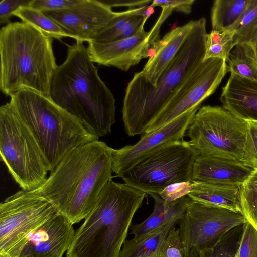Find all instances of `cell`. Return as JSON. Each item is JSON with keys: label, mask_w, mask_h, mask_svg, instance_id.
Segmentation results:
<instances>
[{"label": "cell", "mask_w": 257, "mask_h": 257, "mask_svg": "<svg viewBox=\"0 0 257 257\" xmlns=\"http://www.w3.org/2000/svg\"><path fill=\"white\" fill-rule=\"evenodd\" d=\"M146 257H158V251L150 255V256H146Z\"/></svg>", "instance_id": "42"}, {"label": "cell", "mask_w": 257, "mask_h": 257, "mask_svg": "<svg viewBox=\"0 0 257 257\" xmlns=\"http://www.w3.org/2000/svg\"><path fill=\"white\" fill-rule=\"evenodd\" d=\"M149 195L154 201V210L144 221L131 226V234L134 237L141 236L170 222H179L191 201L188 195L173 201L167 202L157 194Z\"/></svg>", "instance_id": "20"}, {"label": "cell", "mask_w": 257, "mask_h": 257, "mask_svg": "<svg viewBox=\"0 0 257 257\" xmlns=\"http://www.w3.org/2000/svg\"><path fill=\"white\" fill-rule=\"evenodd\" d=\"M247 222L241 213L191 200L179 220L180 238L186 254L212 245L231 229Z\"/></svg>", "instance_id": "12"}, {"label": "cell", "mask_w": 257, "mask_h": 257, "mask_svg": "<svg viewBox=\"0 0 257 257\" xmlns=\"http://www.w3.org/2000/svg\"><path fill=\"white\" fill-rule=\"evenodd\" d=\"M194 2V0H154L150 5L154 8L156 6L168 7L173 11L175 10L185 14H189L192 11V6Z\"/></svg>", "instance_id": "37"}, {"label": "cell", "mask_w": 257, "mask_h": 257, "mask_svg": "<svg viewBox=\"0 0 257 257\" xmlns=\"http://www.w3.org/2000/svg\"><path fill=\"white\" fill-rule=\"evenodd\" d=\"M234 32L228 29L223 31L212 30L208 33L204 60L212 58H221L227 62L235 45Z\"/></svg>", "instance_id": "29"}, {"label": "cell", "mask_w": 257, "mask_h": 257, "mask_svg": "<svg viewBox=\"0 0 257 257\" xmlns=\"http://www.w3.org/2000/svg\"><path fill=\"white\" fill-rule=\"evenodd\" d=\"M235 257H237L236 255Z\"/></svg>", "instance_id": "44"}, {"label": "cell", "mask_w": 257, "mask_h": 257, "mask_svg": "<svg viewBox=\"0 0 257 257\" xmlns=\"http://www.w3.org/2000/svg\"><path fill=\"white\" fill-rule=\"evenodd\" d=\"M104 5L112 8L114 7H127L129 8L143 7L149 6L151 0H99Z\"/></svg>", "instance_id": "38"}, {"label": "cell", "mask_w": 257, "mask_h": 257, "mask_svg": "<svg viewBox=\"0 0 257 257\" xmlns=\"http://www.w3.org/2000/svg\"><path fill=\"white\" fill-rule=\"evenodd\" d=\"M49 97L97 138L111 132L115 122V100L83 42L68 46L66 59L53 75Z\"/></svg>", "instance_id": "2"}, {"label": "cell", "mask_w": 257, "mask_h": 257, "mask_svg": "<svg viewBox=\"0 0 257 257\" xmlns=\"http://www.w3.org/2000/svg\"><path fill=\"white\" fill-rule=\"evenodd\" d=\"M253 170L240 162L199 154L193 165L192 181L241 186Z\"/></svg>", "instance_id": "17"}, {"label": "cell", "mask_w": 257, "mask_h": 257, "mask_svg": "<svg viewBox=\"0 0 257 257\" xmlns=\"http://www.w3.org/2000/svg\"><path fill=\"white\" fill-rule=\"evenodd\" d=\"M79 2V0H31L29 6L44 12L69 7Z\"/></svg>", "instance_id": "36"}, {"label": "cell", "mask_w": 257, "mask_h": 257, "mask_svg": "<svg viewBox=\"0 0 257 257\" xmlns=\"http://www.w3.org/2000/svg\"><path fill=\"white\" fill-rule=\"evenodd\" d=\"M1 160L22 189L35 190L51 168L36 138L9 102L0 108Z\"/></svg>", "instance_id": "7"}, {"label": "cell", "mask_w": 257, "mask_h": 257, "mask_svg": "<svg viewBox=\"0 0 257 257\" xmlns=\"http://www.w3.org/2000/svg\"><path fill=\"white\" fill-rule=\"evenodd\" d=\"M31 0H2L0 2V24L10 23L14 13L19 8L29 6Z\"/></svg>", "instance_id": "35"}, {"label": "cell", "mask_w": 257, "mask_h": 257, "mask_svg": "<svg viewBox=\"0 0 257 257\" xmlns=\"http://www.w3.org/2000/svg\"><path fill=\"white\" fill-rule=\"evenodd\" d=\"M146 193L111 179L75 231L66 257H119Z\"/></svg>", "instance_id": "4"}, {"label": "cell", "mask_w": 257, "mask_h": 257, "mask_svg": "<svg viewBox=\"0 0 257 257\" xmlns=\"http://www.w3.org/2000/svg\"><path fill=\"white\" fill-rule=\"evenodd\" d=\"M243 225L231 229L211 246L198 251L199 257H235L240 246Z\"/></svg>", "instance_id": "27"}, {"label": "cell", "mask_w": 257, "mask_h": 257, "mask_svg": "<svg viewBox=\"0 0 257 257\" xmlns=\"http://www.w3.org/2000/svg\"><path fill=\"white\" fill-rule=\"evenodd\" d=\"M237 257H257V231L249 223L243 225V229Z\"/></svg>", "instance_id": "32"}, {"label": "cell", "mask_w": 257, "mask_h": 257, "mask_svg": "<svg viewBox=\"0 0 257 257\" xmlns=\"http://www.w3.org/2000/svg\"><path fill=\"white\" fill-rule=\"evenodd\" d=\"M222 106L246 121H257V81L231 74L222 88Z\"/></svg>", "instance_id": "19"}, {"label": "cell", "mask_w": 257, "mask_h": 257, "mask_svg": "<svg viewBox=\"0 0 257 257\" xmlns=\"http://www.w3.org/2000/svg\"><path fill=\"white\" fill-rule=\"evenodd\" d=\"M192 182L193 188L188 195L192 201L242 214L240 203L241 186Z\"/></svg>", "instance_id": "21"}, {"label": "cell", "mask_w": 257, "mask_h": 257, "mask_svg": "<svg viewBox=\"0 0 257 257\" xmlns=\"http://www.w3.org/2000/svg\"><path fill=\"white\" fill-rule=\"evenodd\" d=\"M248 126L247 121L223 106L205 105L197 111L186 135L200 155L232 160L246 165Z\"/></svg>", "instance_id": "8"}, {"label": "cell", "mask_w": 257, "mask_h": 257, "mask_svg": "<svg viewBox=\"0 0 257 257\" xmlns=\"http://www.w3.org/2000/svg\"><path fill=\"white\" fill-rule=\"evenodd\" d=\"M73 225L60 214L52 217L32 235L19 257H63L74 238Z\"/></svg>", "instance_id": "16"}, {"label": "cell", "mask_w": 257, "mask_h": 257, "mask_svg": "<svg viewBox=\"0 0 257 257\" xmlns=\"http://www.w3.org/2000/svg\"><path fill=\"white\" fill-rule=\"evenodd\" d=\"M228 72L225 60L219 58L204 60L175 90L144 134L154 132L192 108L201 106L214 93Z\"/></svg>", "instance_id": "11"}, {"label": "cell", "mask_w": 257, "mask_h": 257, "mask_svg": "<svg viewBox=\"0 0 257 257\" xmlns=\"http://www.w3.org/2000/svg\"><path fill=\"white\" fill-rule=\"evenodd\" d=\"M187 257H199L198 251L194 249L192 250L188 253Z\"/></svg>", "instance_id": "41"}, {"label": "cell", "mask_w": 257, "mask_h": 257, "mask_svg": "<svg viewBox=\"0 0 257 257\" xmlns=\"http://www.w3.org/2000/svg\"><path fill=\"white\" fill-rule=\"evenodd\" d=\"M177 223L170 222L141 236L126 239L119 257H146L158 252L170 231Z\"/></svg>", "instance_id": "22"}, {"label": "cell", "mask_w": 257, "mask_h": 257, "mask_svg": "<svg viewBox=\"0 0 257 257\" xmlns=\"http://www.w3.org/2000/svg\"><path fill=\"white\" fill-rule=\"evenodd\" d=\"M55 21L68 37L76 41H93L118 12L99 0H79L66 8L42 12Z\"/></svg>", "instance_id": "14"}, {"label": "cell", "mask_w": 257, "mask_h": 257, "mask_svg": "<svg viewBox=\"0 0 257 257\" xmlns=\"http://www.w3.org/2000/svg\"><path fill=\"white\" fill-rule=\"evenodd\" d=\"M199 155L189 141H174L115 176L147 194H159L171 184L192 181L193 165Z\"/></svg>", "instance_id": "9"}, {"label": "cell", "mask_w": 257, "mask_h": 257, "mask_svg": "<svg viewBox=\"0 0 257 257\" xmlns=\"http://www.w3.org/2000/svg\"><path fill=\"white\" fill-rule=\"evenodd\" d=\"M240 203L242 214L257 231V191L242 185Z\"/></svg>", "instance_id": "30"}, {"label": "cell", "mask_w": 257, "mask_h": 257, "mask_svg": "<svg viewBox=\"0 0 257 257\" xmlns=\"http://www.w3.org/2000/svg\"><path fill=\"white\" fill-rule=\"evenodd\" d=\"M200 108V106L194 107L164 126L141 136L140 140L134 145L113 149L112 172L117 175L165 144L183 139Z\"/></svg>", "instance_id": "15"}, {"label": "cell", "mask_w": 257, "mask_h": 257, "mask_svg": "<svg viewBox=\"0 0 257 257\" xmlns=\"http://www.w3.org/2000/svg\"><path fill=\"white\" fill-rule=\"evenodd\" d=\"M154 12V7L151 5L140 8H129L127 10L119 12L92 42L107 43L115 41L122 29L135 16H142L144 19L147 20Z\"/></svg>", "instance_id": "25"}, {"label": "cell", "mask_w": 257, "mask_h": 257, "mask_svg": "<svg viewBox=\"0 0 257 257\" xmlns=\"http://www.w3.org/2000/svg\"><path fill=\"white\" fill-rule=\"evenodd\" d=\"M228 71L242 78L257 81V59L251 45L237 44L226 62Z\"/></svg>", "instance_id": "24"}, {"label": "cell", "mask_w": 257, "mask_h": 257, "mask_svg": "<svg viewBox=\"0 0 257 257\" xmlns=\"http://www.w3.org/2000/svg\"><path fill=\"white\" fill-rule=\"evenodd\" d=\"M193 186L192 181L172 184L166 187L158 195L165 201L171 202L188 195Z\"/></svg>", "instance_id": "33"}, {"label": "cell", "mask_w": 257, "mask_h": 257, "mask_svg": "<svg viewBox=\"0 0 257 257\" xmlns=\"http://www.w3.org/2000/svg\"><path fill=\"white\" fill-rule=\"evenodd\" d=\"M181 241L178 228L174 226L158 251V257H187Z\"/></svg>", "instance_id": "31"}, {"label": "cell", "mask_w": 257, "mask_h": 257, "mask_svg": "<svg viewBox=\"0 0 257 257\" xmlns=\"http://www.w3.org/2000/svg\"><path fill=\"white\" fill-rule=\"evenodd\" d=\"M60 214L35 190L22 189L0 204V257H19L32 235Z\"/></svg>", "instance_id": "10"}, {"label": "cell", "mask_w": 257, "mask_h": 257, "mask_svg": "<svg viewBox=\"0 0 257 257\" xmlns=\"http://www.w3.org/2000/svg\"><path fill=\"white\" fill-rule=\"evenodd\" d=\"M208 33L206 20H196L186 41L169 64L154 86L141 71L136 72L125 89L122 109L124 128L128 136L143 135L165 107L182 82L203 61Z\"/></svg>", "instance_id": "3"}, {"label": "cell", "mask_w": 257, "mask_h": 257, "mask_svg": "<svg viewBox=\"0 0 257 257\" xmlns=\"http://www.w3.org/2000/svg\"><path fill=\"white\" fill-rule=\"evenodd\" d=\"M243 185L257 191V169L253 170Z\"/></svg>", "instance_id": "39"}, {"label": "cell", "mask_w": 257, "mask_h": 257, "mask_svg": "<svg viewBox=\"0 0 257 257\" xmlns=\"http://www.w3.org/2000/svg\"><path fill=\"white\" fill-rule=\"evenodd\" d=\"M0 89L11 96L27 89L49 97L57 65L52 39L24 22H10L0 30Z\"/></svg>", "instance_id": "5"}, {"label": "cell", "mask_w": 257, "mask_h": 257, "mask_svg": "<svg viewBox=\"0 0 257 257\" xmlns=\"http://www.w3.org/2000/svg\"><path fill=\"white\" fill-rule=\"evenodd\" d=\"M253 122L256 123L257 124V121L256 122Z\"/></svg>", "instance_id": "43"}, {"label": "cell", "mask_w": 257, "mask_h": 257, "mask_svg": "<svg viewBox=\"0 0 257 257\" xmlns=\"http://www.w3.org/2000/svg\"><path fill=\"white\" fill-rule=\"evenodd\" d=\"M249 0H215L211 10L212 30L230 28L245 11Z\"/></svg>", "instance_id": "23"}, {"label": "cell", "mask_w": 257, "mask_h": 257, "mask_svg": "<svg viewBox=\"0 0 257 257\" xmlns=\"http://www.w3.org/2000/svg\"><path fill=\"white\" fill-rule=\"evenodd\" d=\"M113 149L98 140L72 149L35 191L72 224L79 222L112 179Z\"/></svg>", "instance_id": "1"}, {"label": "cell", "mask_w": 257, "mask_h": 257, "mask_svg": "<svg viewBox=\"0 0 257 257\" xmlns=\"http://www.w3.org/2000/svg\"><path fill=\"white\" fill-rule=\"evenodd\" d=\"M196 20H191L175 27L157 40L153 53L144 65L142 73L148 82L156 86L160 76L191 34Z\"/></svg>", "instance_id": "18"}, {"label": "cell", "mask_w": 257, "mask_h": 257, "mask_svg": "<svg viewBox=\"0 0 257 257\" xmlns=\"http://www.w3.org/2000/svg\"><path fill=\"white\" fill-rule=\"evenodd\" d=\"M247 122L249 126L246 146V165L254 170L257 169V124Z\"/></svg>", "instance_id": "34"}, {"label": "cell", "mask_w": 257, "mask_h": 257, "mask_svg": "<svg viewBox=\"0 0 257 257\" xmlns=\"http://www.w3.org/2000/svg\"><path fill=\"white\" fill-rule=\"evenodd\" d=\"M162 8L159 17L148 32L144 29L145 21L138 32L130 37L107 43L88 42L87 49L92 62L127 71L142 59L149 58L154 44L160 39L163 23L173 11L169 7Z\"/></svg>", "instance_id": "13"}, {"label": "cell", "mask_w": 257, "mask_h": 257, "mask_svg": "<svg viewBox=\"0 0 257 257\" xmlns=\"http://www.w3.org/2000/svg\"><path fill=\"white\" fill-rule=\"evenodd\" d=\"M13 15L51 38L61 41L64 37H68L55 21L43 12L32 7H21L14 13Z\"/></svg>", "instance_id": "26"}, {"label": "cell", "mask_w": 257, "mask_h": 257, "mask_svg": "<svg viewBox=\"0 0 257 257\" xmlns=\"http://www.w3.org/2000/svg\"><path fill=\"white\" fill-rule=\"evenodd\" d=\"M229 29L234 32L235 45H251L257 34V0H249L245 11Z\"/></svg>", "instance_id": "28"}, {"label": "cell", "mask_w": 257, "mask_h": 257, "mask_svg": "<svg viewBox=\"0 0 257 257\" xmlns=\"http://www.w3.org/2000/svg\"><path fill=\"white\" fill-rule=\"evenodd\" d=\"M251 46H252V47L254 49V50L255 53V55H256V58L257 59V34H256L254 39L252 41Z\"/></svg>", "instance_id": "40"}, {"label": "cell", "mask_w": 257, "mask_h": 257, "mask_svg": "<svg viewBox=\"0 0 257 257\" xmlns=\"http://www.w3.org/2000/svg\"><path fill=\"white\" fill-rule=\"evenodd\" d=\"M9 103L36 138L51 171L71 150L99 139L49 96L36 91L20 90Z\"/></svg>", "instance_id": "6"}]
</instances>
